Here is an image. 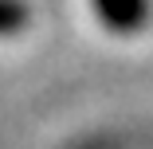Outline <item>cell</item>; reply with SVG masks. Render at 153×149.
<instances>
[{
  "instance_id": "1",
  "label": "cell",
  "mask_w": 153,
  "mask_h": 149,
  "mask_svg": "<svg viewBox=\"0 0 153 149\" xmlns=\"http://www.w3.org/2000/svg\"><path fill=\"white\" fill-rule=\"evenodd\" d=\"M98 16L114 27H134L145 20V0H94Z\"/></svg>"
}]
</instances>
